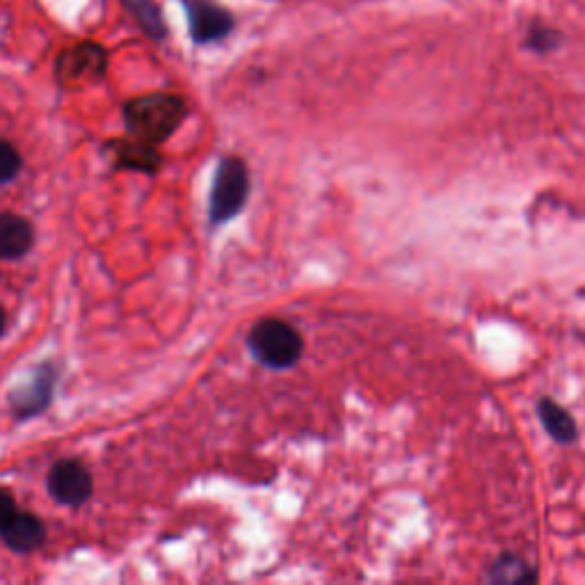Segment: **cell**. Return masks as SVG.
<instances>
[{"instance_id":"11","label":"cell","mask_w":585,"mask_h":585,"mask_svg":"<svg viewBox=\"0 0 585 585\" xmlns=\"http://www.w3.org/2000/svg\"><path fill=\"white\" fill-rule=\"evenodd\" d=\"M128 10L133 12V17L140 21V26L152 35V37H163L165 35V26L160 19L158 8L152 3V0H126Z\"/></svg>"},{"instance_id":"4","label":"cell","mask_w":585,"mask_h":585,"mask_svg":"<svg viewBox=\"0 0 585 585\" xmlns=\"http://www.w3.org/2000/svg\"><path fill=\"white\" fill-rule=\"evenodd\" d=\"M108 65L106 51L99 43H76L58 58V78L62 85H80L104 76Z\"/></svg>"},{"instance_id":"1","label":"cell","mask_w":585,"mask_h":585,"mask_svg":"<svg viewBox=\"0 0 585 585\" xmlns=\"http://www.w3.org/2000/svg\"><path fill=\"white\" fill-rule=\"evenodd\" d=\"M186 117V104L174 95H149L133 99L124 108V119L135 138L158 145L167 140Z\"/></svg>"},{"instance_id":"10","label":"cell","mask_w":585,"mask_h":585,"mask_svg":"<svg viewBox=\"0 0 585 585\" xmlns=\"http://www.w3.org/2000/svg\"><path fill=\"white\" fill-rule=\"evenodd\" d=\"M113 152L121 167H133L143 172H154L158 167V154L152 149V145H145L143 140L119 143L113 147Z\"/></svg>"},{"instance_id":"3","label":"cell","mask_w":585,"mask_h":585,"mask_svg":"<svg viewBox=\"0 0 585 585\" xmlns=\"http://www.w3.org/2000/svg\"><path fill=\"white\" fill-rule=\"evenodd\" d=\"M250 193L247 167L241 158H224L215 172V184L211 195V220L222 224L241 213Z\"/></svg>"},{"instance_id":"9","label":"cell","mask_w":585,"mask_h":585,"mask_svg":"<svg viewBox=\"0 0 585 585\" xmlns=\"http://www.w3.org/2000/svg\"><path fill=\"white\" fill-rule=\"evenodd\" d=\"M539 419H543L545 428L549 430V435L560 441V443H567V441H574L576 439V423L574 419L567 415V410H563L558 402L545 398L543 402H539Z\"/></svg>"},{"instance_id":"7","label":"cell","mask_w":585,"mask_h":585,"mask_svg":"<svg viewBox=\"0 0 585 585\" xmlns=\"http://www.w3.org/2000/svg\"><path fill=\"white\" fill-rule=\"evenodd\" d=\"M0 537H3V543L12 552L30 554L43 545L47 533H43V524L39 517L17 510V515L8 521V526L0 530Z\"/></svg>"},{"instance_id":"2","label":"cell","mask_w":585,"mask_h":585,"mask_svg":"<svg viewBox=\"0 0 585 585\" xmlns=\"http://www.w3.org/2000/svg\"><path fill=\"white\" fill-rule=\"evenodd\" d=\"M250 350L270 369L293 367L302 354L300 334L280 319H265L250 332Z\"/></svg>"},{"instance_id":"8","label":"cell","mask_w":585,"mask_h":585,"mask_svg":"<svg viewBox=\"0 0 585 585\" xmlns=\"http://www.w3.org/2000/svg\"><path fill=\"white\" fill-rule=\"evenodd\" d=\"M32 224L14 213H0V259H21L32 247Z\"/></svg>"},{"instance_id":"6","label":"cell","mask_w":585,"mask_h":585,"mask_svg":"<svg viewBox=\"0 0 585 585\" xmlns=\"http://www.w3.org/2000/svg\"><path fill=\"white\" fill-rule=\"evenodd\" d=\"M186 8L191 19V35L199 43L222 39L234 26L232 17L222 8L208 3V0H188Z\"/></svg>"},{"instance_id":"12","label":"cell","mask_w":585,"mask_h":585,"mask_svg":"<svg viewBox=\"0 0 585 585\" xmlns=\"http://www.w3.org/2000/svg\"><path fill=\"white\" fill-rule=\"evenodd\" d=\"M21 169V156L8 140H0V184H10Z\"/></svg>"},{"instance_id":"13","label":"cell","mask_w":585,"mask_h":585,"mask_svg":"<svg viewBox=\"0 0 585 585\" xmlns=\"http://www.w3.org/2000/svg\"><path fill=\"white\" fill-rule=\"evenodd\" d=\"M17 515V504L8 489H0V530L8 526V521Z\"/></svg>"},{"instance_id":"14","label":"cell","mask_w":585,"mask_h":585,"mask_svg":"<svg viewBox=\"0 0 585 585\" xmlns=\"http://www.w3.org/2000/svg\"><path fill=\"white\" fill-rule=\"evenodd\" d=\"M6 325H8V316H6V311H3V306H0V334H3V332H6Z\"/></svg>"},{"instance_id":"5","label":"cell","mask_w":585,"mask_h":585,"mask_svg":"<svg viewBox=\"0 0 585 585\" xmlns=\"http://www.w3.org/2000/svg\"><path fill=\"white\" fill-rule=\"evenodd\" d=\"M92 476L78 460H60L49 471L51 497L65 506H82L92 497Z\"/></svg>"}]
</instances>
